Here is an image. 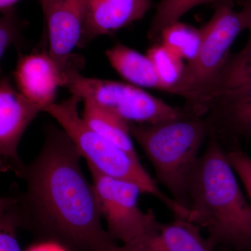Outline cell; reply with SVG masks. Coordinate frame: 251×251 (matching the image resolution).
<instances>
[{
    "label": "cell",
    "instance_id": "17",
    "mask_svg": "<svg viewBox=\"0 0 251 251\" xmlns=\"http://www.w3.org/2000/svg\"><path fill=\"white\" fill-rule=\"evenodd\" d=\"M162 44L182 59L191 60L196 57L202 40L201 29L176 22L163 29Z\"/></svg>",
    "mask_w": 251,
    "mask_h": 251
},
{
    "label": "cell",
    "instance_id": "5",
    "mask_svg": "<svg viewBox=\"0 0 251 251\" xmlns=\"http://www.w3.org/2000/svg\"><path fill=\"white\" fill-rule=\"evenodd\" d=\"M210 21L201 28L202 40L197 54L184 64L182 74L171 91L186 101V108L204 116V97L229 54L237 36L246 27L241 11L234 9L233 0H217Z\"/></svg>",
    "mask_w": 251,
    "mask_h": 251
},
{
    "label": "cell",
    "instance_id": "7",
    "mask_svg": "<svg viewBox=\"0 0 251 251\" xmlns=\"http://www.w3.org/2000/svg\"><path fill=\"white\" fill-rule=\"evenodd\" d=\"M88 165L108 232L115 241L128 244L156 233L162 224L151 209L138 205L142 192L138 185L107 176Z\"/></svg>",
    "mask_w": 251,
    "mask_h": 251
},
{
    "label": "cell",
    "instance_id": "16",
    "mask_svg": "<svg viewBox=\"0 0 251 251\" xmlns=\"http://www.w3.org/2000/svg\"><path fill=\"white\" fill-rule=\"evenodd\" d=\"M84 100L82 118L91 128L130 156L138 158L127 122L90 99Z\"/></svg>",
    "mask_w": 251,
    "mask_h": 251
},
{
    "label": "cell",
    "instance_id": "18",
    "mask_svg": "<svg viewBox=\"0 0 251 251\" xmlns=\"http://www.w3.org/2000/svg\"><path fill=\"white\" fill-rule=\"evenodd\" d=\"M217 0H161L148 30V38L154 41L161 38L163 29L179 22L181 16L193 7L202 4L215 3Z\"/></svg>",
    "mask_w": 251,
    "mask_h": 251
},
{
    "label": "cell",
    "instance_id": "9",
    "mask_svg": "<svg viewBox=\"0 0 251 251\" xmlns=\"http://www.w3.org/2000/svg\"><path fill=\"white\" fill-rule=\"evenodd\" d=\"M49 34V54L59 72L65 71L73 50L80 46L85 10L84 0H38Z\"/></svg>",
    "mask_w": 251,
    "mask_h": 251
},
{
    "label": "cell",
    "instance_id": "11",
    "mask_svg": "<svg viewBox=\"0 0 251 251\" xmlns=\"http://www.w3.org/2000/svg\"><path fill=\"white\" fill-rule=\"evenodd\" d=\"M14 77L19 92L43 108L54 103L62 75L49 52L23 55L18 60Z\"/></svg>",
    "mask_w": 251,
    "mask_h": 251
},
{
    "label": "cell",
    "instance_id": "20",
    "mask_svg": "<svg viewBox=\"0 0 251 251\" xmlns=\"http://www.w3.org/2000/svg\"><path fill=\"white\" fill-rule=\"evenodd\" d=\"M20 228L17 216L9 196L0 201V251H21L17 239Z\"/></svg>",
    "mask_w": 251,
    "mask_h": 251
},
{
    "label": "cell",
    "instance_id": "3",
    "mask_svg": "<svg viewBox=\"0 0 251 251\" xmlns=\"http://www.w3.org/2000/svg\"><path fill=\"white\" fill-rule=\"evenodd\" d=\"M127 124L132 138L152 165L157 179L173 199L189 211L190 180L210 133L209 119L192 113L158 123Z\"/></svg>",
    "mask_w": 251,
    "mask_h": 251
},
{
    "label": "cell",
    "instance_id": "12",
    "mask_svg": "<svg viewBox=\"0 0 251 251\" xmlns=\"http://www.w3.org/2000/svg\"><path fill=\"white\" fill-rule=\"evenodd\" d=\"M110 251H221L204 239L201 227L184 219L162 224L156 233L117 246Z\"/></svg>",
    "mask_w": 251,
    "mask_h": 251
},
{
    "label": "cell",
    "instance_id": "13",
    "mask_svg": "<svg viewBox=\"0 0 251 251\" xmlns=\"http://www.w3.org/2000/svg\"><path fill=\"white\" fill-rule=\"evenodd\" d=\"M251 93V39L239 52L227 56L208 89L202 105L206 113L209 102Z\"/></svg>",
    "mask_w": 251,
    "mask_h": 251
},
{
    "label": "cell",
    "instance_id": "21",
    "mask_svg": "<svg viewBox=\"0 0 251 251\" xmlns=\"http://www.w3.org/2000/svg\"><path fill=\"white\" fill-rule=\"evenodd\" d=\"M0 19V57L11 46L21 44V29L14 8L2 13Z\"/></svg>",
    "mask_w": 251,
    "mask_h": 251
},
{
    "label": "cell",
    "instance_id": "1",
    "mask_svg": "<svg viewBox=\"0 0 251 251\" xmlns=\"http://www.w3.org/2000/svg\"><path fill=\"white\" fill-rule=\"evenodd\" d=\"M39 154L25 165L27 190L9 196L20 227L67 251H110L116 241L103 229L94 184L81 168V155L64 130L44 129Z\"/></svg>",
    "mask_w": 251,
    "mask_h": 251
},
{
    "label": "cell",
    "instance_id": "8",
    "mask_svg": "<svg viewBox=\"0 0 251 251\" xmlns=\"http://www.w3.org/2000/svg\"><path fill=\"white\" fill-rule=\"evenodd\" d=\"M44 108L15 90L7 77L0 83V156L1 171H11L22 178L25 165L18 147L25 131Z\"/></svg>",
    "mask_w": 251,
    "mask_h": 251
},
{
    "label": "cell",
    "instance_id": "4",
    "mask_svg": "<svg viewBox=\"0 0 251 251\" xmlns=\"http://www.w3.org/2000/svg\"><path fill=\"white\" fill-rule=\"evenodd\" d=\"M80 97L72 95L59 103L51 104L44 109L67 133L73 143L87 160V164L103 174L138 185L143 193L159 200L172 211L175 218L186 219L188 209L164 194L156 181L149 175L139 158L130 156L116 145L100 136L87 125L78 112Z\"/></svg>",
    "mask_w": 251,
    "mask_h": 251
},
{
    "label": "cell",
    "instance_id": "24",
    "mask_svg": "<svg viewBox=\"0 0 251 251\" xmlns=\"http://www.w3.org/2000/svg\"><path fill=\"white\" fill-rule=\"evenodd\" d=\"M20 0H0V10L1 13L14 8V4Z\"/></svg>",
    "mask_w": 251,
    "mask_h": 251
},
{
    "label": "cell",
    "instance_id": "6",
    "mask_svg": "<svg viewBox=\"0 0 251 251\" xmlns=\"http://www.w3.org/2000/svg\"><path fill=\"white\" fill-rule=\"evenodd\" d=\"M71 57L62 74V87L82 100L90 99L126 122L154 124L192 114L186 108L173 106L131 84L86 77Z\"/></svg>",
    "mask_w": 251,
    "mask_h": 251
},
{
    "label": "cell",
    "instance_id": "25",
    "mask_svg": "<svg viewBox=\"0 0 251 251\" xmlns=\"http://www.w3.org/2000/svg\"></svg>",
    "mask_w": 251,
    "mask_h": 251
},
{
    "label": "cell",
    "instance_id": "22",
    "mask_svg": "<svg viewBox=\"0 0 251 251\" xmlns=\"http://www.w3.org/2000/svg\"><path fill=\"white\" fill-rule=\"evenodd\" d=\"M229 161L247 193L251 206V156L239 150L227 151Z\"/></svg>",
    "mask_w": 251,
    "mask_h": 251
},
{
    "label": "cell",
    "instance_id": "23",
    "mask_svg": "<svg viewBox=\"0 0 251 251\" xmlns=\"http://www.w3.org/2000/svg\"><path fill=\"white\" fill-rule=\"evenodd\" d=\"M242 9L241 13L245 21L246 27L249 31V39H251V0H239Z\"/></svg>",
    "mask_w": 251,
    "mask_h": 251
},
{
    "label": "cell",
    "instance_id": "14",
    "mask_svg": "<svg viewBox=\"0 0 251 251\" xmlns=\"http://www.w3.org/2000/svg\"><path fill=\"white\" fill-rule=\"evenodd\" d=\"M205 116L216 134L251 140V93L211 100Z\"/></svg>",
    "mask_w": 251,
    "mask_h": 251
},
{
    "label": "cell",
    "instance_id": "2",
    "mask_svg": "<svg viewBox=\"0 0 251 251\" xmlns=\"http://www.w3.org/2000/svg\"><path fill=\"white\" fill-rule=\"evenodd\" d=\"M237 174L211 129L189 183L188 221L205 228L211 247L251 251V206Z\"/></svg>",
    "mask_w": 251,
    "mask_h": 251
},
{
    "label": "cell",
    "instance_id": "10",
    "mask_svg": "<svg viewBox=\"0 0 251 251\" xmlns=\"http://www.w3.org/2000/svg\"><path fill=\"white\" fill-rule=\"evenodd\" d=\"M84 4L85 23L80 47L141 19L151 6V0H84Z\"/></svg>",
    "mask_w": 251,
    "mask_h": 251
},
{
    "label": "cell",
    "instance_id": "15",
    "mask_svg": "<svg viewBox=\"0 0 251 251\" xmlns=\"http://www.w3.org/2000/svg\"><path fill=\"white\" fill-rule=\"evenodd\" d=\"M105 55L114 69L131 85L165 92L164 86L147 54L120 44L107 50Z\"/></svg>",
    "mask_w": 251,
    "mask_h": 251
},
{
    "label": "cell",
    "instance_id": "19",
    "mask_svg": "<svg viewBox=\"0 0 251 251\" xmlns=\"http://www.w3.org/2000/svg\"><path fill=\"white\" fill-rule=\"evenodd\" d=\"M147 56L152 62L165 92L171 94L182 74L183 59L163 44H156L148 50Z\"/></svg>",
    "mask_w": 251,
    "mask_h": 251
}]
</instances>
